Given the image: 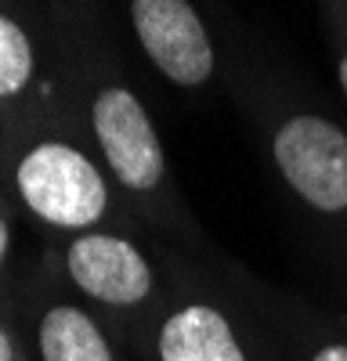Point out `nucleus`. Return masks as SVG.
I'll return each instance as SVG.
<instances>
[{"mask_svg":"<svg viewBox=\"0 0 347 361\" xmlns=\"http://www.w3.org/2000/svg\"><path fill=\"white\" fill-rule=\"evenodd\" d=\"M62 62V112L91 145L130 221L199 253L202 235L174 180L163 134L116 44L105 8L47 25Z\"/></svg>","mask_w":347,"mask_h":361,"instance_id":"nucleus-1","label":"nucleus"},{"mask_svg":"<svg viewBox=\"0 0 347 361\" xmlns=\"http://www.w3.org/2000/svg\"><path fill=\"white\" fill-rule=\"evenodd\" d=\"M0 192L44 243L134 224L98 156L62 109L0 123Z\"/></svg>","mask_w":347,"mask_h":361,"instance_id":"nucleus-2","label":"nucleus"},{"mask_svg":"<svg viewBox=\"0 0 347 361\" xmlns=\"http://www.w3.org/2000/svg\"><path fill=\"white\" fill-rule=\"evenodd\" d=\"M134 361H282L272 311L217 279L199 253L174 250L163 304L130 343Z\"/></svg>","mask_w":347,"mask_h":361,"instance_id":"nucleus-3","label":"nucleus"},{"mask_svg":"<svg viewBox=\"0 0 347 361\" xmlns=\"http://www.w3.org/2000/svg\"><path fill=\"white\" fill-rule=\"evenodd\" d=\"M174 250L178 246L138 224H120L44 243L40 257L76 300L105 318L130 354L134 336L149 325L170 289Z\"/></svg>","mask_w":347,"mask_h":361,"instance_id":"nucleus-4","label":"nucleus"},{"mask_svg":"<svg viewBox=\"0 0 347 361\" xmlns=\"http://www.w3.org/2000/svg\"><path fill=\"white\" fill-rule=\"evenodd\" d=\"M286 192L347 243V130L315 109H279L264 134Z\"/></svg>","mask_w":347,"mask_h":361,"instance_id":"nucleus-5","label":"nucleus"},{"mask_svg":"<svg viewBox=\"0 0 347 361\" xmlns=\"http://www.w3.org/2000/svg\"><path fill=\"white\" fill-rule=\"evenodd\" d=\"M18 311L29 361H127L123 340L76 300L54 267L37 257L18 275Z\"/></svg>","mask_w":347,"mask_h":361,"instance_id":"nucleus-6","label":"nucleus"},{"mask_svg":"<svg viewBox=\"0 0 347 361\" xmlns=\"http://www.w3.org/2000/svg\"><path fill=\"white\" fill-rule=\"evenodd\" d=\"M138 54L170 87L202 90L217 76V47L195 0H120Z\"/></svg>","mask_w":347,"mask_h":361,"instance_id":"nucleus-7","label":"nucleus"},{"mask_svg":"<svg viewBox=\"0 0 347 361\" xmlns=\"http://www.w3.org/2000/svg\"><path fill=\"white\" fill-rule=\"evenodd\" d=\"M62 109V62L44 25L0 8V123Z\"/></svg>","mask_w":347,"mask_h":361,"instance_id":"nucleus-8","label":"nucleus"},{"mask_svg":"<svg viewBox=\"0 0 347 361\" xmlns=\"http://www.w3.org/2000/svg\"><path fill=\"white\" fill-rule=\"evenodd\" d=\"M279 329L282 361H347V318L318 311L272 314Z\"/></svg>","mask_w":347,"mask_h":361,"instance_id":"nucleus-9","label":"nucleus"},{"mask_svg":"<svg viewBox=\"0 0 347 361\" xmlns=\"http://www.w3.org/2000/svg\"><path fill=\"white\" fill-rule=\"evenodd\" d=\"M0 361H29L18 311V279L11 286H0Z\"/></svg>","mask_w":347,"mask_h":361,"instance_id":"nucleus-10","label":"nucleus"},{"mask_svg":"<svg viewBox=\"0 0 347 361\" xmlns=\"http://www.w3.org/2000/svg\"><path fill=\"white\" fill-rule=\"evenodd\" d=\"M18 243H22V221L15 206L0 192V286H11L22 267H18Z\"/></svg>","mask_w":347,"mask_h":361,"instance_id":"nucleus-11","label":"nucleus"},{"mask_svg":"<svg viewBox=\"0 0 347 361\" xmlns=\"http://www.w3.org/2000/svg\"><path fill=\"white\" fill-rule=\"evenodd\" d=\"M29 8H33V18L47 29L54 22L76 18L83 11H98V8H105V0H29Z\"/></svg>","mask_w":347,"mask_h":361,"instance_id":"nucleus-12","label":"nucleus"},{"mask_svg":"<svg viewBox=\"0 0 347 361\" xmlns=\"http://www.w3.org/2000/svg\"><path fill=\"white\" fill-rule=\"evenodd\" d=\"M0 8H8V11H18V15H25V18H33V8H29V0H0ZM37 22V18H33ZM40 25V22H37Z\"/></svg>","mask_w":347,"mask_h":361,"instance_id":"nucleus-13","label":"nucleus"},{"mask_svg":"<svg viewBox=\"0 0 347 361\" xmlns=\"http://www.w3.org/2000/svg\"><path fill=\"white\" fill-rule=\"evenodd\" d=\"M336 80H340V90H343V98H347V44L336 58Z\"/></svg>","mask_w":347,"mask_h":361,"instance_id":"nucleus-14","label":"nucleus"}]
</instances>
